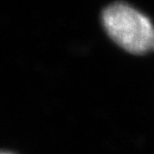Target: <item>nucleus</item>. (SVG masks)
I'll list each match as a JSON object with an SVG mask.
<instances>
[{
  "label": "nucleus",
  "instance_id": "f257e3e1",
  "mask_svg": "<svg viewBox=\"0 0 154 154\" xmlns=\"http://www.w3.org/2000/svg\"><path fill=\"white\" fill-rule=\"evenodd\" d=\"M103 25L120 47L132 54L154 50V26L148 17L130 5L116 2L103 11Z\"/></svg>",
  "mask_w": 154,
  "mask_h": 154
},
{
  "label": "nucleus",
  "instance_id": "f03ea898",
  "mask_svg": "<svg viewBox=\"0 0 154 154\" xmlns=\"http://www.w3.org/2000/svg\"><path fill=\"white\" fill-rule=\"evenodd\" d=\"M1 154H12V153H9V152H2Z\"/></svg>",
  "mask_w": 154,
  "mask_h": 154
}]
</instances>
